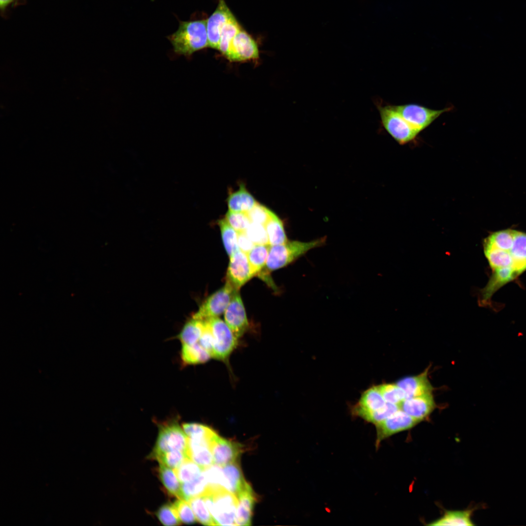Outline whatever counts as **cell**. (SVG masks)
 Returning <instances> with one entry per match:
<instances>
[{
  "mask_svg": "<svg viewBox=\"0 0 526 526\" xmlns=\"http://www.w3.org/2000/svg\"><path fill=\"white\" fill-rule=\"evenodd\" d=\"M483 246L492 269L483 291L492 296L526 270V233L512 229L497 231L484 239Z\"/></svg>",
  "mask_w": 526,
  "mask_h": 526,
  "instance_id": "cell-1",
  "label": "cell"
},
{
  "mask_svg": "<svg viewBox=\"0 0 526 526\" xmlns=\"http://www.w3.org/2000/svg\"><path fill=\"white\" fill-rule=\"evenodd\" d=\"M207 19L179 20L178 29L167 37L175 54L190 56L208 46Z\"/></svg>",
  "mask_w": 526,
  "mask_h": 526,
  "instance_id": "cell-2",
  "label": "cell"
},
{
  "mask_svg": "<svg viewBox=\"0 0 526 526\" xmlns=\"http://www.w3.org/2000/svg\"><path fill=\"white\" fill-rule=\"evenodd\" d=\"M326 239L322 237L308 242L288 241L283 244L270 245L265 265L258 275L265 280L268 278L269 272L289 264L313 248L322 246Z\"/></svg>",
  "mask_w": 526,
  "mask_h": 526,
  "instance_id": "cell-3",
  "label": "cell"
},
{
  "mask_svg": "<svg viewBox=\"0 0 526 526\" xmlns=\"http://www.w3.org/2000/svg\"><path fill=\"white\" fill-rule=\"evenodd\" d=\"M204 498L215 526H236L238 500L236 495L220 488L208 491Z\"/></svg>",
  "mask_w": 526,
  "mask_h": 526,
  "instance_id": "cell-4",
  "label": "cell"
},
{
  "mask_svg": "<svg viewBox=\"0 0 526 526\" xmlns=\"http://www.w3.org/2000/svg\"><path fill=\"white\" fill-rule=\"evenodd\" d=\"M377 106L382 126L399 144L411 142L419 133L402 117L394 105L377 104Z\"/></svg>",
  "mask_w": 526,
  "mask_h": 526,
  "instance_id": "cell-5",
  "label": "cell"
},
{
  "mask_svg": "<svg viewBox=\"0 0 526 526\" xmlns=\"http://www.w3.org/2000/svg\"><path fill=\"white\" fill-rule=\"evenodd\" d=\"M188 440L183 428L175 421L160 424L155 445L150 456L174 451L187 452Z\"/></svg>",
  "mask_w": 526,
  "mask_h": 526,
  "instance_id": "cell-6",
  "label": "cell"
},
{
  "mask_svg": "<svg viewBox=\"0 0 526 526\" xmlns=\"http://www.w3.org/2000/svg\"><path fill=\"white\" fill-rule=\"evenodd\" d=\"M207 320L214 338L212 358L225 361L238 344V339L225 322L218 317Z\"/></svg>",
  "mask_w": 526,
  "mask_h": 526,
  "instance_id": "cell-7",
  "label": "cell"
},
{
  "mask_svg": "<svg viewBox=\"0 0 526 526\" xmlns=\"http://www.w3.org/2000/svg\"><path fill=\"white\" fill-rule=\"evenodd\" d=\"M394 107L418 133L430 126L440 115L452 109V107H450L442 110H433L416 104L394 105Z\"/></svg>",
  "mask_w": 526,
  "mask_h": 526,
  "instance_id": "cell-8",
  "label": "cell"
},
{
  "mask_svg": "<svg viewBox=\"0 0 526 526\" xmlns=\"http://www.w3.org/2000/svg\"><path fill=\"white\" fill-rule=\"evenodd\" d=\"M237 290L227 282L207 298L192 317L201 320L218 317L224 313Z\"/></svg>",
  "mask_w": 526,
  "mask_h": 526,
  "instance_id": "cell-9",
  "label": "cell"
},
{
  "mask_svg": "<svg viewBox=\"0 0 526 526\" xmlns=\"http://www.w3.org/2000/svg\"><path fill=\"white\" fill-rule=\"evenodd\" d=\"M420 423L400 409L376 424V447L384 439L398 432L410 430Z\"/></svg>",
  "mask_w": 526,
  "mask_h": 526,
  "instance_id": "cell-10",
  "label": "cell"
},
{
  "mask_svg": "<svg viewBox=\"0 0 526 526\" xmlns=\"http://www.w3.org/2000/svg\"><path fill=\"white\" fill-rule=\"evenodd\" d=\"M229 257L226 282H229L235 289L239 290L254 275L247 254L239 249Z\"/></svg>",
  "mask_w": 526,
  "mask_h": 526,
  "instance_id": "cell-11",
  "label": "cell"
},
{
  "mask_svg": "<svg viewBox=\"0 0 526 526\" xmlns=\"http://www.w3.org/2000/svg\"><path fill=\"white\" fill-rule=\"evenodd\" d=\"M225 56L232 61L257 59L259 57L257 44L247 32L241 29L232 40Z\"/></svg>",
  "mask_w": 526,
  "mask_h": 526,
  "instance_id": "cell-12",
  "label": "cell"
},
{
  "mask_svg": "<svg viewBox=\"0 0 526 526\" xmlns=\"http://www.w3.org/2000/svg\"><path fill=\"white\" fill-rule=\"evenodd\" d=\"M224 319L226 324L238 339L248 329L249 323L239 291L234 294L224 312Z\"/></svg>",
  "mask_w": 526,
  "mask_h": 526,
  "instance_id": "cell-13",
  "label": "cell"
},
{
  "mask_svg": "<svg viewBox=\"0 0 526 526\" xmlns=\"http://www.w3.org/2000/svg\"><path fill=\"white\" fill-rule=\"evenodd\" d=\"M244 449L241 444L226 439L218 434L211 444L214 464L223 466L237 461Z\"/></svg>",
  "mask_w": 526,
  "mask_h": 526,
  "instance_id": "cell-14",
  "label": "cell"
},
{
  "mask_svg": "<svg viewBox=\"0 0 526 526\" xmlns=\"http://www.w3.org/2000/svg\"><path fill=\"white\" fill-rule=\"evenodd\" d=\"M399 409L420 422L427 419L436 408L432 394L406 398Z\"/></svg>",
  "mask_w": 526,
  "mask_h": 526,
  "instance_id": "cell-15",
  "label": "cell"
},
{
  "mask_svg": "<svg viewBox=\"0 0 526 526\" xmlns=\"http://www.w3.org/2000/svg\"><path fill=\"white\" fill-rule=\"evenodd\" d=\"M233 15L224 0H219L218 6L207 21L208 46L219 50L221 31Z\"/></svg>",
  "mask_w": 526,
  "mask_h": 526,
  "instance_id": "cell-16",
  "label": "cell"
},
{
  "mask_svg": "<svg viewBox=\"0 0 526 526\" xmlns=\"http://www.w3.org/2000/svg\"><path fill=\"white\" fill-rule=\"evenodd\" d=\"M238 500L235 519L236 526L251 525L254 505L257 498L250 484L246 482L237 495Z\"/></svg>",
  "mask_w": 526,
  "mask_h": 526,
  "instance_id": "cell-17",
  "label": "cell"
},
{
  "mask_svg": "<svg viewBox=\"0 0 526 526\" xmlns=\"http://www.w3.org/2000/svg\"><path fill=\"white\" fill-rule=\"evenodd\" d=\"M428 371L426 369L420 374L402 377L396 382L406 398L432 393L433 387L428 378Z\"/></svg>",
  "mask_w": 526,
  "mask_h": 526,
  "instance_id": "cell-18",
  "label": "cell"
},
{
  "mask_svg": "<svg viewBox=\"0 0 526 526\" xmlns=\"http://www.w3.org/2000/svg\"><path fill=\"white\" fill-rule=\"evenodd\" d=\"M211 444L207 439L188 438L187 453L191 460L205 469L214 464Z\"/></svg>",
  "mask_w": 526,
  "mask_h": 526,
  "instance_id": "cell-19",
  "label": "cell"
},
{
  "mask_svg": "<svg viewBox=\"0 0 526 526\" xmlns=\"http://www.w3.org/2000/svg\"><path fill=\"white\" fill-rule=\"evenodd\" d=\"M223 488L237 496L246 483L238 460L222 466Z\"/></svg>",
  "mask_w": 526,
  "mask_h": 526,
  "instance_id": "cell-20",
  "label": "cell"
},
{
  "mask_svg": "<svg viewBox=\"0 0 526 526\" xmlns=\"http://www.w3.org/2000/svg\"><path fill=\"white\" fill-rule=\"evenodd\" d=\"M226 202L229 210L244 213L249 211L257 203L244 184H240L237 190L229 193Z\"/></svg>",
  "mask_w": 526,
  "mask_h": 526,
  "instance_id": "cell-21",
  "label": "cell"
},
{
  "mask_svg": "<svg viewBox=\"0 0 526 526\" xmlns=\"http://www.w3.org/2000/svg\"><path fill=\"white\" fill-rule=\"evenodd\" d=\"M475 508L463 510H446L439 519L428 524L429 526H471L475 524L471 516Z\"/></svg>",
  "mask_w": 526,
  "mask_h": 526,
  "instance_id": "cell-22",
  "label": "cell"
},
{
  "mask_svg": "<svg viewBox=\"0 0 526 526\" xmlns=\"http://www.w3.org/2000/svg\"><path fill=\"white\" fill-rule=\"evenodd\" d=\"M399 409L398 405L386 402L381 408L376 411H366L354 406L352 409V414L361 418L369 423L376 425L385 420Z\"/></svg>",
  "mask_w": 526,
  "mask_h": 526,
  "instance_id": "cell-23",
  "label": "cell"
},
{
  "mask_svg": "<svg viewBox=\"0 0 526 526\" xmlns=\"http://www.w3.org/2000/svg\"><path fill=\"white\" fill-rule=\"evenodd\" d=\"M204 327V320L192 317L185 324L177 338L182 344L197 343L203 332Z\"/></svg>",
  "mask_w": 526,
  "mask_h": 526,
  "instance_id": "cell-24",
  "label": "cell"
},
{
  "mask_svg": "<svg viewBox=\"0 0 526 526\" xmlns=\"http://www.w3.org/2000/svg\"><path fill=\"white\" fill-rule=\"evenodd\" d=\"M386 403L377 385H374L362 394L358 402L354 406L363 410L376 411L383 407Z\"/></svg>",
  "mask_w": 526,
  "mask_h": 526,
  "instance_id": "cell-25",
  "label": "cell"
},
{
  "mask_svg": "<svg viewBox=\"0 0 526 526\" xmlns=\"http://www.w3.org/2000/svg\"><path fill=\"white\" fill-rule=\"evenodd\" d=\"M181 357L186 364H201L207 361L211 357L198 342L192 344H182Z\"/></svg>",
  "mask_w": 526,
  "mask_h": 526,
  "instance_id": "cell-26",
  "label": "cell"
},
{
  "mask_svg": "<svg viewBox=\"0 0 526 526\" xmlns=\"http://www.w3.org/2000/svg\"><path fill=\"white\" fill-rule=\"evenodd\" d=\"M158 473L160 479L168 492L178 499H182V484L174 470L159 463Z\"/></svg>",
  "mask_w": 526,
  "mask_h": 526,
  "instance_id": "cell-27",
  "label": "cell"
},
{
  "mask_svg": "<svg viewBox=\"0 0 526 526\" xmlns=\"http://www.w3.org/2000/svg\"><path fill=\"white\" fill-rule=\"evenodd\" d=\"M208 490V485L203 473L195 479L181 484L182 499L186 501L204 496Z\"/></svg>",
  "mask_w": 526,
  "mask_h": 526,
  "instance_id": "cell-28",
  "label": "cell"
},
{
  "mask_svg": "<svg viewBox=\"0 0 526 526\" xmlns=\"http://www.w3.org/2000/svg\"><path fill=\"white\" fill-rule=\"evenodd\" d=\"M270 246V244H255L247 254L254 276L258 275L264 267Z\"/></svg>",
  "mask_w": 526,
  "mask_h": 526,
  "instance_id": "cell-29",
  "label": "cell"
},
{
  "mask_svg": "<svg viewBox=\"0 0 526 526\" xmlns=\"http://www.w3.org/2000/svg\"><path fill=\"white\" fill-rule=\"evenodd\" d=\"M264 226L270 245L281 244L288 241L283 222L276 214Z\"/></svg>",
  "mask_w": 526,
  "mask_h": 526,
  "instance_id": "cell-30",
  "label": "cell"
},
{
  "mask_svg": "<svg viewBox=\"0 0 526 526\" xmlns=\"http://www.w3.org/2000/svg\"><path fill=\"white\" fill-rule=\"evenodd\" d=\"M224 247L230 257L239 249L238 245V232L223 219L218 221Z\"/></svg>",
  "mask_w": 526,
  "mask_h": 526,
  "instance_id": "cell-31",
  "label": "cell"
},
{
  "mask_svg": "<svg viewBox=\"0 0 526 526\" xmlns=\"http://www.w3.org/2000/svg\"><path fill=\"white\" fill-rule=\"evenodd\" d=\"M241 29L234 15L224 25L221 31L219 46V50L223 54L226 55L232 40Z\"/></svg>",
  "mask_w": 526,
  "mask_h": 526,
  "instance_id": "cell-32",
  "label": "cell"
},
{
  "mask_svg": "<svg viewBox=\"0 0 526 526\" xmlns=\"http://www.w3.org/2000/svg\"><path fill=\"white\" fill-rule=\"evenodd\" d=\"M188 502L191 506L198 522L206 526H215L204 496L192 498Z\"/></svg>",
  "mask_w": 526,
  "mask_h": 526,
  "instance_id": "cell-33",
  "label": "cell"
},
{
  "mask_svg": "<svg viewBox=\"0 0 526 526\" xmlns=\"http://www.w3.org/2000/svg\"><path fill=\"white\" fill-rule=\"evenodd\" d=\"M173 470L182 484L198 477L203 473L204 469L190 458H188Z\"/></svg>",
  "mask_w": 526,
  "mask_h": 526,
  "instance_id": "cell-34",
  "label": "cell"
},
{
  "mask_svg": "<svg viewBox=\"0 0 526 526\" xmlns=\"http://www.w3.org/2000/svg\"><path fill=\"white\" fill-rule=\"evenodd\" d=\"M182 428L188 437L190 438L206 439L212 441L218 435L217 432L209 427L200 423H184Z\"/></svg>",
  "mask_w": 526,
  "mask_h": 526,
  "instance_id": "cell-35",
  "label": "cell"
},
{
  "mask_svg": "<svg viewBox=\"0 0 526 526\" xmlns=\"http://www.w3.org/2000/svg\"><path fill=\"white\" fill-rule=\"evenodd\" d=\"M150 457L173 470L179 467L186 460L189 458L186 452L180 451L161 453Z\"/></svg>",
  "mask_w": 526,
  "mask_h": 526,
  "instance_id": "cell-36",
  "label": "cell"
},
{
  "mask_svg": "<svg viewBox=\"0 0 526 526\" xmlns=\"http://www.w3.org/2000/svg\"><path fill=\"white\" fill-rule=\"evenodd\" d=\"M377 387L386 402L399 406L406 398L405 393L396 383L381 384Z\"/></svg>",
  "mask_w": 526,
  "mask_h": 526,
  "instance_id": "cell-37",
  "label": "cell"
},
{
  "mask_svg": "<svg viewBox=\"0 0 526 526\" xmlns=\"http://www.w3.org/2000/svg\"><path fill=\"white\" fill-rule=\"evenodd\" d=\"M224 219L237 232H245L251 223L246 213L228 210Z\"/></svg>",
  "mask_w": 526,
  "mask_h": 526,
  "instance_id": "cell-38",
  "label": "cell"
},
{
  "mask_svg": "<svg viewBox=\"0 0 526 526\" xmlns=\"http://www.w3.org/2000/svg\"><path fill=\"white\" fill-rule=\"evenodd\" d=\"M172 505L181 522L186 524H192L196 522L194 512L187 501L179 499L175 501Z\"/></svg>",
  "mask_w": 526,
  "mask_h": 526,
  "instance_id": "cell-39",
  "label": "cell"
},
{
  "mask_svg": "<svg viewBox=\"0 0 526 526\" xmlns=\"http://www.w3.org/2000/svg\"><path fill=\"white\" fill-rule=\"evenodd\" d=\"M156 515L160 522L164 526H172L181 524L172 504H166L162 506L156 512Z\"/></svg>",
  "mask_w": 526,
  "mask_h": 526,
  "instance_id": "cell-40",
  "label": "cell"
},
{
  "mask_svg": "<svg viewBox=\"0 0 526 526\" xmlns=\"http://www.w3.org/2000/svg\"><path fill=\"white\" fill-rule=\"evenodd\" d=\"M246 214L251 222L265 225L275 213L264 205L257 202Z\"/></svg>",
  "mask_w": 526,
  "mask_h": 526,
  "instance_id": "cell-41",
  "label": "cell"
},
{
  "mask_svg": "<svg viewBox=\"0 0 526 526\" xmlns=\"http://www.w3.org/2000/svg\"><path fill=\"white\" fill-rule=\"evenodd\" d=\"M245 232L255 244H269L264 225L251 222Z\"/></svg>",
  "mask_w": 526,
  "mask_h": 526,
  "instance_id": "cell-42",
  "label": "cell"
},
{
  "mask_svg": "<svg viewBox=\"0 0 526 526\" xmlns=\"http://www.w3.org/2000/svg\"><path fill=\"white\" fill-rule=\"evenodd\" d=\"M204 320L205 322L204 329L198 342L210 354L212 358L214 338L207 320Z\"/></svg>",
  "mask_w": 526,
  "mask_h": 526,
  "instance_id": "cell-43",
  "label": "cell"
},
{
  "mask_svg": "<svg viewBox=\"0 0 526 526\" xmlns=\"http://www.w3.org/2000/svg\"><path fill=\"white\" fill-rule=\"evenodd\" d=\"M255 245L245 232H238V245L241 251L247 254Z\"/></svg>",
  "mask_w": 526,
  "mask_h": 526,
  "instance_id": "cell-44",
  "label": "cell"
},
{
  "mask_svg": "<svg viewBox=\"0 0 526 526\" xmlns=\"http://www.w3.org/2000/svg\"><path fill=\"white\" fill-rule=\"evenodd\" d=\"M26 0H0V15L3 18H7L9 9L18 6L24 5Z\"/></svg>",
  "mask_w": 526,
  "mask_h": 526,
  "instance_id": "cell-45",
  "label": "cell"
}]
</instances>
